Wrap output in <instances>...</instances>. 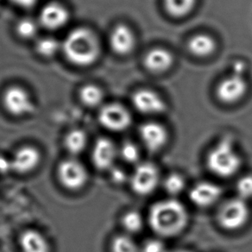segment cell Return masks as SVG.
<instances>
[{
  "mask_svg": "<svg viewBox=\"0 0 252 252\" xmlns=\"http://www.w3.org/2000/svg\"><path fill=\"white\" fill-rule=\"evenodd\" d=\"M165 10L173 18H184L196 5L197 0H162Z\"/></svg>",
  "mask_w": 252,
  "mask_h": 252,
  "instance_id": "44dd1931",
  "label": "cell"
},
{
  "mask_svg": "<svg viewBox=\"0 0 252 252\" xmlns=\"http://www.w3.org/2000/svg\"><path fill=\"white\" fill-rule=\"evenodd\" d=\"M98 121L106 130L121 132L130 127L132 117L125 105L110 103L102 106L98 114Z\"/></svg>",
  "mask_w": 252,
  "mask_h": 252,
  "instance_id": "ba28073f",
  "label": "cell"
},
{
  "mask_svg": "<svg viewBox=\"0 0 252 252\" xmlns=\"http://www.w3.org/2000/svg\"><path fill=\"white\" fill-rule=\"evenodd\" d=\"M42 156L36 148L30 145L19 148L11 158L10 164L13 171L26 175L34 171L38 167Z\"/></svg>",
  "mask_w": 252,
  "mask_h": 252,
  "instance_id": "9a60e30c",
  "label": "cell"
},
{
  "mask_svg": "<svg viewBox=\"0 0 252 252\" xmlns=\"http://www.w3.org/2000/svg\"><path fill=\"white\" fill-rule=\"evenodd\" d=\"M119 148L111 139L98 138L92 151V161L98 170H111L119 158Z\"/></svg>",
  "mask_w": 252,
  "mask_h": 252,
  "instance_id": "4fadbf2b",
  "label": "cell"
},
{
  "mask_svg": "<svg viewBox=\"0 0 252 252\" xmlns=\"http://www.w3.org/2000/svg\"><path fill=\"white\" fill-rule=\"evenodd\" d=\"M36 51L44 57H51L58 52L59 42L51 37L42 38L36 43Z\"/></svg>",
  "mask_w": 252,
  "mask_h": 252,
  "instance_id": "f1b7e54d",
  "label": "cell"
},
{
  "mask_svg": "<svg viewBox=\"0 0 252 252\" xmlns=\"http://www.w3.org/2000/svg\"><path fill=\"white\" fill-rule=\"evenodd\" d=\"M160 182L159 168L151 161H141L136 165L129 179L132 191L139 196H148L154 193Z\"/></svg>",
  "mask_w": 252,
  "mask_h": 252,
  "instance_id": "5b68a950",
  "label": "cell"
},
{
  "mask_svg": "<svg viewBox=\"0 0 252 252\" xmlns=\"http://www.w3.org/2000/svg\"><path fill=\"white\" fill-rule=\"evenodd\" d=\"M40 24L50 31H57L67 25L69 12L59 3H50L42 8L39 17Z\"/></svg>",
  "mask_w": 252,
  "mask_h": 252,
  "instance_id": "2e32d148",
  "label": "cell"
},
{
  "mask_svg": "<svg viewBox=\"0 0 252 252\" xmlns=\"http://www.w3.org/2000/svg\"><path fill=\"white\" fill-rule=\"evenodd\" d=\"M174 61V56L169 50L158 47L149 50L145 54L144 65L151 73L161 74L173 66Z\"/></svg>",
  "mask_w": 252,
  "mask_h": 252,
  "instance_id": "e0dca14e",
  "label": "cell"
},
{
  "mask_svg": "<svg viewBox=\"0 0 252 252\" xmlns=\"http://www.w3.org/2000/svg\"><path fill=\"white\" fill-rule=\"evenodd\" d=\"M188 49L193 56L199 58H206L215 52L217 42L212 35L199 33L189 38Z\"/></svg>",
  "mask_w": 252,
  "mask_h": 252,
  "instance_id": "ac0fdd59",
  "label": "cell"
},
{
  "mask_svg": "<svg viewBox=\"0 0 252 252\" xmlns=\"http://www.w3.org/2000/svg\"><path fill=\"white\" fill-rule=\"evenodd\" d=\"M222 189L214 182H197L189 190V200L200 208L213 207L220 200Z\"/></svg>",
  "mask_w": 252,
  "mask_h": 252,
  "instance_id": "7c38bea8",
  "label": "cell"
},
{
  "mask_svg": "<svg viewBox=\"0 0 252 252\" xmlns=\"http://www.w3.org/2000/svg\"><path fill=\"white\" fill-rule=\"evenodd\" d=\"M13 4L22 8H32L38 4L40 0H11Z\"/></svg>",
  "mask_w": 252,
  "mask_h": 252,
  "instance_id": "1f68e13d",
  "label": "cell"
},
{
  "mask_svg": "<svg viewBox=\"0 0 252 252\" xmlns=\"http://www.w3.org/2000/svg\"><path fill=\"white\" fill-rule=\"evenodd\" d=\"M119 155L126 163L137 165L140 163L141 151L137 144L127 141L119 148Z\"/></svg>",
  "mask_w": 252,
  "mask_h": 252,
  "instance_id": "d4e9b609",
  "label": "cell"
},
{
  "mask_svg": "<svg viewBox=\"0 0 252 252\" xmlns=\"http://www.w3.org/2000/svg\"><path fill=\"white\" fill-rule=\"evenodd\" d=\"M69 63L78 67H88L98 61L101 45L98 36L90 29L76 28L67 34L62 45Z\"/></svg>",
  "mask_w": 252,
  "mask_h": 252,
  "instance_id": "7a4b0ae2",
  "label": "cell"
},
{
  "mask_svg": "<svg viewBox=\"0 0 252 252\" xmlns=\"http://www.w3.org/2000/svg\"><path fill=\"white\" fill-rule=\"evenodd\" d=\"M3 105L10 114L16 117L30 114L35 108L28 92L20 87H11L4 91Z\"/></svg>",
  "mask_w": 252,
  "mask_h": 252,
  "instance_id": "30bf717a",
  "label": "cell"
},
{
  "mask_svg": "<svg viewBox=\"0 0 252 252\" xmlns=\"http://www.w3.org/2000/svg\"><path fill=\"white\" fill-rule=\"evenodd\" d=\"M110 171H111V178L112 182L116 184H124L125 182H129L130 176H128L126 171L123 170L122 168L114 167Z\"/></svg>",
  "mask_w": 252,
  "mask_h": 252,
  "instance_id": "4dcf8cb0",
  "label": "cell"
},
{
  "mask_svg": "<svg viewBox=\"0 0 252 252\" xmlns=\"http://www.w3.org/2000/svg\"><path fill=\"white\" fill-rule=\"evenodd\" d=\"M167 252H192L189 250H182V249H178V250H172V251H168Z\"/></svg>",
  "mask_w": 252,
  "mask_h": 252,
  "instance_id": "d6a6232c",
  "label": "cell"
},
{
  "mask_svg": "<svg viewBox=\"0 0 252 252\" xmlns=\"http://www.w3.org/2000/svg\"><path fill=\"white\" fill-rule=\"evenodd\" d=\"M246 72L231 69V74L222 79L216 88L220 101L231 105L241 100L248 91V82L245 77Z\"/></svg>",
  "mask_w": 252,
  "mask_h": 252,
  "instance_id": "8992f818",
  "label": "cell"
},
{
  "mask_svg": "<svg viewBox=\"0 0 252 252\" xmlns=\"http://www.w3.org/2000/svg\"><path fill=\"white\" fill-rule=\"evenodd\" d=\"M88 135L79 129L70 130L64 138V147L72 155L77 156L82 153L88 145Z\"/></svg>",
  "mask_w": 252,
  "mask_h": 252,
  "instance_id": "ffe728a7",
  "label": "cell"
},
{
  "mask_svg": "<svg viewBox=\"0 0 252 252\" xmlns=\"http://www.w3.org/2000/svg\"><path fill=\"white\" fill-rule=\"evenodd\" d=\"M79 96L83 105L93 108L99 106L104 100V93L96 85H85L81 88Z\"/></svg>",
  "mask_w": 252,
  "mask_h": 252,
  "instance_id": "7402d4cb",
  "label": "cell"
},
{
  "mask_svg": "<svg viewBox=\"0 0 252 252\" xmlns=\"http://www.w3.org/2000/svg\"><path fill=\"white\" fill-rule=\"evenodd\" d=\"M111 251L112 252H140V249L129 235L123 234L113 238Z\"/></svg>",
  "mask_w": 252,
  "mask_h": 252,
  "instance_id": "484cf974",
  "label": "cell"
},
{
  "mask_svg": "<svg viewBox=\"0 0 252 252\" xmlns=\"http://www.w3.org/2000/svg\"><path fill=\"white\" fill-rule=\"evenodd\" d=\"M57 177L65 189L69 191H79L87 185L89 174L81 161L68 158L61 161L57 168Z\"/></svg>",
  "mask_w": 252,
  "mask_h": 252,
  "instance_id": "52a82bcc",
  "label": "cell"
},
{
  "mask_svg": "<svg viewBox=\"0 0 252 252\" xmlns=\"http://www.w3.org/2000/svg\"><path fill=\"white\" fill-rule=\"evenodd\" d=\"M121 223H122L123 228L127 233L136 234L140 232L144 228V217L137 211H128L123 215Z\"/></svg>",
  "mask_w": 252,
  "mask_h": 252,
  "instance_id": "cb8c5ba5",
  "label": "cell"
},
{
  "mask_svg": "<svg viewBox=\"0 0 252 252\" xmlns=\"http://www.w3.org/2000/svg\"><path fill=\"white\" fill-rule=\"evenodd\" d=\"M131 102L137 112L144 115H159L168 110L164 98L151 89H139L134 92Z\"/></svg>",
  "mask_w": 252,
  "mask_h": 252,
  "instance_id": "9c48e42d",
  "label": "cell"
},
{
  "mask_svg": "<svg viewBox=\"0 0 252 252\" xmlns=\"http://www.w3.org/2000/svg\"><path fill=\"white\" fill-rule=\"evenodd\" d=\"M38 32V26L34 20L31 18H25L18 22L17 25V33L24 39H32L35 37Z\"/></svg>",
  "mask_w": 252,
  "mask_h": 252,
  "instance_id": "83f0119b",
  "label": "cell"
},
{
  "mask_svg": "<svg viewBox=\"0 0 252 252\" xmlns=\"http://www.w3.org/2000/svg\"><path fill=\"white\" fill-rule=\"evenodd\" d=\"M251 211L247 201L238 197L229 199L221 205L218 211L219 225L225 231L240 230L248 223Z\"/></svg>",
  "mask_w": 252,
  "mask_h": 252,
  "instance_id": "277c9868",
  "label": "cell"
},
{
  "mask_svg": "<svg viewBox=\"0 0 252 252\" xmlns=\"http://www.w3.org/2000/svg\"><path fill=\"white\" fill-rule=\"evenodd\" d=\"M162 187L169 196L175 198L184 192L187 182L185 177L181 174L171 173L163 179Z\"/></svg>",
  "mask_w": 252,
  "mask_h": 252,
  "instance_id": "603a6c76",
  "label": "cell"
},
{
  "mask_svg": "<svg viewBox=\"0 0 252 252\" xmlns=\"http://www.w3.org/2000/svg\"><path fill=\"white\" fill-rule=\"evenodd\" d=\"M236 192L238 198L248 201L252 199V175H243L236 183Z\"/></svg>",
  "mask_w": 252,
  "mask_h": 252,
  "instance_id": "4316f807",
  "label": "cell"
},
{
  "mask_svg": "<svg viewBox=\"0 0 252 252\" xmlns=\"http://www.w3.org/2000/svg\"><path fill=\"white\" fill-rule=\"evenodd\" d=\"M189 222L187 207L175 198L155 202L148 214V223L161 238H174L185 231Z\"/></svg>",
  "mask_w": 252,
  "mask_h": 252,
  "instance_id": "6da1fadb",
  "label": "cell"
},
{
  "mask_svg": "<svg viewBox=\"0 0 252 252\" xmlns=\"http://www.w3.org/2000/svg\"><path fill=\"white\" fill-rule=\"evenodd\" d=\"M163 243L159 239H151L144 243L140 249V252H167Z\"/></svg>",
  "mask_w": 252,
  "mask_h": 252,
  "instance_id": "f546056e",
  "label": "cell"
},
{
  "mask_svg": "<svg viewBox=\"0 0 252 252\" xmlns=\"http://www.w3.org/2000/svg\"><path fill=\"white\" fill-rule=\"evenodd\" d=\"M209 171L220 178H230L237 175L241 168L242 158L231 137H223L207 156Z\"/></svg>",
  "mask_w": 252,
  "mask_h": 252,
  "instance_id": "3957f363",
  "label": "cell"
},
{
  "mask_svg": "<svg viewBox=\"0 0 252 252\" xmlns=\"http://www.w3.org/2000/svg\"><path fill=\"white\" fill-rule=\"evenodd\" d=\"M23 252H50V246L45 237L35 230H26L19 237Z\"/></svg>",
  "mask_w": 252,
  "mask_h": 252,
  "instance_id": "d6986e66",
  "label": "cell"
},
{
  "mask_svg": "<svg viewBox=\"0 0 252 252\" xmlns=\"http://www.w3.org/2000/svg\"><path fill=\"white\" fill-rule=\"evenodd\" d=\"M139 137L147 151L157 153L164 149L168 142V132L160 123L146 122L139 127Z\"/></svg>",
  "mask_w": 252,
  "mask_h": 252,
  "instance_id": "8fae6325",
  "label": "cell"
},
{
  "mask_svg": "<svg viewBox=\"0 0 252 252\" xmlns=\"http://www.w3.org/2000/svg\"><path fill=\"white\" fill-rule=\"evenodd\" d=\"M136 35L132 29L125 24H119L112 29L109 35V43L113 52L126 56L136 47Z\"/></svg>",
  "mask_w": 252,
  "mask_h": 252,
  "instance_id": "5bb4252c",
  "label": "cell"
}]
</instances>
